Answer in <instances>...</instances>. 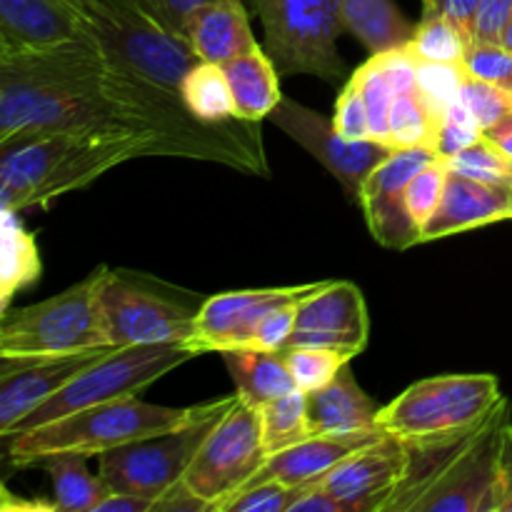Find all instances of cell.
<instances>
[{
  "mask_svg": "<svg viewBox=\"0 0 512 512\" xmlns=\"http://www.w3.org/2000/svg\"><path fill=\"white\" fill-rule=\"evenodd\" d=\"M25 130L155 133L175 158L268 175L258 123H200L183 98L135 78L98 43L0 55V140Z\"/></svg>",
  "mask_w": 512,
  "mask_h": 512,
  "instance_id": "cell-1",
  "label": "cell"
},
{
  "mask_svg": "<svg viewBox=\"0 0 512 512\" xmlns=\"http://www.w3.org/2000/svg\"><path fill=\"white\" fill-rule=\"evenodd\" d=\"M170 155L155 133L25 130L0 140V208H50L108 170L135 158Z\"/></svg>",
  "mask_w": 512,
  "mask_h": 512,
  "instance_id": "cell-2",
  "label": "cell"
},
{
  "mask_svg": "<svg viewBox=\"0 0 512 512\" xmlns=\"http://www.w3.org/2000/svg\"><path fill=\"white\" fill-rule=\"evenodd\" d=\"M198 413L200 405L168 408V405H150L138 395H130V398L110 400V403L65 415L55 423L25 430V433L0 435L3 458L10 468H33L53 455L98 458L120 445L183 428L190 420H195Z\"/></svg>",
  "mask_w": 512,
  "mask_h": 512,
  "instance_id": "cell-3",
  "label": "cell"
},
{
  "mask_svg": "<svg viewBox=\"0 0 512 512\" xmlns=\"http://www.w3.org/2000/svg\"><path fill=\"white\" fill-rule=\"evenodd\" d=\"M90 35L110 60L135 78L180 98V83L200 58L145 0H88Z\"/></svg>",
  "mask_w": 512,
  "mask_h": 512,
  "instance_id": "cell-4",
  "label": "cell"
},
{
  "mask_svg": "<svg viewBox=\"0 0 512 512\" xmlns=\"http://www.w3.org/2000/svg\"><path fill=\"white\" fill-rule=\"evenodd\" d=\"M108 273V265H100L63 293L5 313L0 325V358H45L113 348L100 315V290Z\"/></svg>",
  "mask_w": 512,
  "mask_h": 512,
  "instance_id": "cell-5",
  "label": "cell"
},
{
  "mask_svg": "<svg viewBox=\"0 0 512 512\" xmlns=\"http://www.w3.org/2000/svg\"><path fill=\"white\" fill-rule=\"evenodd\" d=\"M503 400L495 375L450 373L425 378L405 388L380 408L378 423L403 443L480 428Z\"/></svg>",
  "mask_w": 512,
  "mask_h": 512,
  "instance_id": "cell-6",
  "label": "cell"
},
{
  "mask_svg": "<svg viewBox=\"0 0 512 512\" xmlns=\"http://www.w3.org/2000/svg\"><path fill=\"white\" fill-rule=\"evenodd\" d=\"M193 358H198V353L190 350L185 343L113 348L103 358L95 360L90 368H85L83 373L75 375L48 403L35 408L10 433H25V430L55 423V420L65 418V415L80 413V410L93 408V405H103L110 403V400L143 393L155 380L165 378L170 370L190 363Z\"/></svg>",
  "mask_w": 512,
  "mask_h": 512,
  "instance_id": "cell-7",
  "label": "cell"
},
{
  "mask_svg": "<svg viewBox=\"0 0 512 512\" xmlns=\"http://www.w3.org/2000/svg\"><path fill=\"white\" fill-rule=\"evenodd\" d=\"M265 33V50L280 75H315L340 83L345 60L338 38L345 33L340 0H253Z\"/></svg>",
  "mask_w": 512,
  "mask_h": 512,
  "instance_id": "cell-8",
  "label": "cell"
},
{
  "mask_svg": "<svg viewBox=\"0 0 512 512\" xmlns=\"http://www.w3.org/2000/svg\"><path fill=\"white\" fill-rule=\"evenodd\" d=\"M235 403V395L200 405V413L183 428L153 435V438L135 440L98 455V475L115 493L140 495L155 500L185 478L195 453Z\"/></svg>",
  "mask_w": 512,
  "mask_h": 512,
  "instance_id": "cell-9",
  "label": "cell"
},
{
  "mask_svg": "<svg viewBox=\"0 0 512 512\" xmlns=\"http://www.w3.org/2000/svg\"><path fill=\"white\" fill-rule=\"evenodd\" d=\"M268 458L258 408L235 395V403L195 453L185 483L218 512L225 500L240 493L263 470Z\"/></svg>",
  "mask_w": 512,
  "mask_h": 512,
  "instance_id": "cell-10",
  "label": "cell"
},
{
  "mask_svg": "<svg viewBox=\"0 0 512 512\" xmlns=\"http://www.w3.org/2000/svg\"><path fill=\"white\" fill-rule=\"evenodd\" d=\"M100 315L113 348L185 343L195 330V315L175 298L143 288L135 278L110 270L100 290Z\"/></svg>",
  "mask_w": 512,
  "mask_h": 512,
  "instance_id": "cell-11",
  "label": "cell"
},
{
  "mask_svg": "<svg viewBox=\"0 0 512 512\" xmlns=\"http://www.w3.org/2000/svg\"><path fill=\"white\" fill-rule=\"evenodd\" d=\"M510 423V403L503 398L463 453L420 498L415 512H495L500 448Z\"/></svg>",
  "mask_w": 512,
  "mask_h": 512,
  "instance_id": "cell-12",
  "label": "cell"
},
{
  "mask_svg": "<svg viewBox=\"0 0 512 512\" xmlns=\"http://www.w3.org/2000/svg\"><path fill=\"white\" fill-rule=\"evenodd\" d=\"M270 123L278 125L300 148L308 150L340 185L350 200L358 198L363 180L373 173L375 165L383 163L395 148L378 140H348L333 128V120L300 105L298 100L285 98L270 113Z\"/></svg>",
  "mask_w": 512,
  "mask_h": 512,
  "instance_id": "cell-13",
  "label": "cell"
},
{
  "mask_svg": "<svg viewBox=\"0 0 512 512\" xmlns=\"http://www.w3.org/2000/svg\"><path fill=\"white\" fill-rule=\"evenodd\" d=\"M323 283L290 285V288H260L218 293L200 303L195 315V330L185 345L198 355L225 353L248 348L260 320L275 308L303 303Z\"/></svg>",
  "mask_w": 512,
  "mask_h": 512,
  "instance_id": "cell-14",
  "label": "cell"
},
{
  "mask_svg": "<svg viewBox=\"0 0 512 512\" xmlns=\"http://www.w3.org/2000/svg\"><path fill=\"white\" fill-rule=\"evenodd\" d=\"M435 153L425 145L395 148L373 173L363 180L355 203L360 205L370 233L383 248L408 250L420 243V228L413 223L405 203L408 185Z\"/></svg>",
  "mask_w": 512,
  "mask_h": 512,
  "instance_id": "cell-15",
  "label": "cell"
},
{
  "mask_svg": "<svg viewBox=\"0 0 512 512\" xmlns=\"http://www.w3.org/2000/svg\"><path fill=\"white\" fill-rule=\"evenodd\" d=\"M370 338L368 305L355 283L328 280L295 308L290 348H328L358 358Z\"/></svg>",
  "mask_w": 512,
  "mask_h": 512,
  "instance_id": "cell-16",
  "label": "cell"
},
{
  "mask_svg": "<svg viewBox=\"0 0 512 512\" xmlns=\"http://www.w3.org/2000/svg\"><path fill=\"white\" fill-rule=\"evenodd\" d=\"M113 348L45 358H0V435H8L35 408L48 403L75 375Z\"/></svg>",
  "mask_w": 512,
  "mask_h": 512,
  "instance_id": "cell-17",
  "label": "cell"
},
{
  "mask_svg": "<svg viewBox=\"0 0 512 512\" xmlns=\"http://www.w3.org/2000/svg\"><path fill=\"white\" fill-rule=\"evenodd\" d=\"M95 43L88 18L70 0H0V55H28Z\"/></svg>",
  "mask_w": 512,
  "mask_h": 512,
  "instance_id": "cell-18",
  "label": "cell"
},
{
  "mask_svg": "<svg viewBox=\"0 0 512 512\" xmlns=\"http://www.w3.org/2000/svg\"><path fill=\"white\" fill-rule=\"evenodd\" d=\"M405 470L403 440L385 435L330 470L320 485L348 512H383Z\"/></svg>",
  "mask_w": 512,
  "mask_h": 512,
  "instance_id": "cell-19",
  "label": "cell"
},
{
  "mask_svg": "<svg viewBox=\"0 0 512 512\" xmlns=\"http://www.w3.org/2000/svg\"><path fill=\"white\" fill-rule=\"evenodd\" d=\"M512 218V188L480 183L465 175L450 173L443 200L420 233V243L443 240L450 235L468 233L483 225Z\"/></svg>",
  "mask_w": 512,
  "mask_h": 512,
  "instance_id": "cell-20",
  "label": "cell"
},
{
  "mask_svg": "<svg viewBox=\"0 0 512 512\" xmlns=\"http://www.w3.org/2000/svg\"><path fill=\"white\" fill-rule=\"evenodd\" d=\"M385 430L358 435H310L303 443L273 453L253 480H280L290 488H303L325 478L345 458L385 438Z\"/></svg>",
  "mask_w": 512,
  "mask_h": 512,
  "instance_id": "cell-21",
  "label": "cell"
},
{
  "mask_svg": "<svg viewBox=\"0 0 512 512\" xmlns=\"http://www.w3.org/2000/svg\"><path fill=\"white\" fill-rule=\"evenodd\" d=\"M185 38L200 60L215 65L228 63L260 45L243 0H210L195 8L185 20Z\"/></svg>",
  "mask_w": 512,
  "mask_h": 512,
  "instance_id": "cell-22",
  "label": "cell"
},
{
  "mask_svg": "<svg viewBox=\"0 0 512 512\" xmlns=\"http://www.w3.org/2000/svg\"><path fill=\"white\" fill-rule=\"evenodd\" d=\"M380 408L350 373V363L325 388L308 393V418L313 435H358L383 430Z\"/></svg>",
  "mask_w": 512,
  "mask_h": 512,
  "instance_id": "cell-23",
  "label": "cell"
},
{
  "mask_svg": "<svg viewBox=\"0 0 512 512\" xmlns=\"http://www.w3.org/2000/svg\"><path fill=\"white\" fill-rule=\"evenodd\" d=\"M230 93L235 103V118L260 123L270 118L278 103L283 100L278 83V68L268 50L255 45L248 53L223 63Z\"/></svg>",
  "mask_w": 512,
  "mask_h": 512,
  "instance_id": "cell-24",
  "label": "cell"
},
{
  "mask_svg": "<svg viewBox=\"0 0 512 512\" xmlns=\"http://www.w3.org/2000/svg\"><path fill=\"white\" fill-rule=\"evenodd\" d=\"M220 355L235 383V395L253 408H263L270 400L295 390V380L283 353L235 348Z\"/></svg>",
  "mask_w": 512,
  "mask_h": 512,
  "instance_id": "cell-25",
  "label": "cell"
},
{
  "mask_svg": "<svg viewBox=\"0 0 512 512\" xmlns=\"http://www.w3.org/2000/svg\"><path fill=\"white\" fill-rule=\"evenodd\" d=\"M0 233H3V270H0V313H10L8 305L18 290L28 288L43 273L35 235L23 225L15 210L0 208Z\"/></svg>",
  "mask_w": 512,
  "mask_h": 512,
  "instance_id": "cell-26",
  "label": "cell"
},
{
  "mask_svg": "<svg viewBox=\"0 0 512 512\" xmlns=\"http://www.w3.org/2000/svg\"><path fill=\"white\" fill-rule=\"evenodd\" d=\"M348 33H353L370 53L403 45L413 38L415 25L400 13L393 0H340Z\"/></svg>",
  "mask_w": 512,
  "mask_h": 512,
  "instance_id": "cell-27",
  "label": "cell"
},
{
  "mask_svg": "<svg viewBox=\"0 0 512 512\" xmlns=\"http://www.w3.org/2000/svg\"><path fill=\"white\" fill-rule=\"evenodd\" d=\"M83 455H53L43 460L53 485V500L60 512H95L100 500L110 493L108 483L88 470Z\"/></svg>",
  "mask_w": 512,
  "mask_h": 512,
  "instance_id": "cell-28",
  "label": "cell"
},
{
  "mask_svg": "<svg viewBox=\"0 0 512 512\" xmlns=\"http://www.w3.org/2000/svg\"><path fill=\"white\" fill-rule=\"evenodd\" d=\"M180 98L195 120L220 125L235 120V103L223 65L200 60L180 83Z\"/></svg>",
  "mask_w": 512,
  "mask_h": 512,
  "instance_id": "cell-29",
  "label": "cell"
},
{
  "mask_svg": "<svg viewBox=\"0 0 512 512\" xmlns=\"http://www.w3.org/2000/svg\"><path fill=\"white\" fill-rule=\"evenodd\" d=\"M263 425V445L268 455L303 443L313 435L308 418V393L300 388L270 400L258 408Z\"/></svg>",
  "mask_w": 512,
  "mask_h": 512,
  "instance_id": "cell-30",
  "label": "cell"
},
{
  "mask_svg": "<svg viewBox=\"0 0 512 512\" xmlns=\"http://www.w3.org/2000/svg\"><path fill=\"white\" fill-rule=\"evenodd\" d=\"M408 45L418 60L463 65L470 40L445 15H430V18L420 20V25H415V33Z\"/></svg>",
  "mask_w": 512,
  "mask_h": 512,
  "instance_id": "cell-31",
  "label": "cell"
},
{
  "mask_svg": "<svg viewBox=\"0 0 512 512\" xmlns=\"http://www.w3.org/2000/svg\"><path fill=\"white\" fill-rule=\"evenodd\" d=\"M435 125L438 120L420 98V93L395 95L393 110H390L388 145L390 148H415V145L430 148L435 138Z\"/></svg>",
  "mask_w": 512,
  "mask_h": 512,
  "instance_id": "cell-32",
  "label": "cell"
},
{
  "mask_svg": "<svg viewBox=\"0 0 512 512\" xmlns=\"http://www.w3.org/2000/svg\"><path fill=\"white\" fill-rule=\"evenodd\" d=\"M445 163H448L450 173L465 175V178L480 180V183L512 188V158L485 135Z\"/></svg>",
  "mask_w": 512,
  "mask_h": 512,
  "instance_id": "cell-33",
  "label": "cell"
},
{
  "mask_svg": "<svg viewBox=\"0 0 512 512\" xmlns=\"http://www.w3.org/2000/svg\"><path fill=\"white\" fill-rule=\"evenodd\" d=\"M353 78L358 80L360 90H363V100L370 118V138L388 145L390 110H393V100H395V90L393 85H390L388 75L383 73L378 60L370 55V60H365V63L355 70Z\"/></svg>",
  "mask_w": 512,
  "mask_h": 512,
  "instance_id": "cell-34",
  "label": "cell"
},
{
  "mask_svg": "<svg viewBox=\"0 0 512 512\" xmlns=\"http://www.w3.org/2000/svg\"><path fill=\"white\" fill-rule=\"evenodd\" d=\"M280 353L288 360L295 388L305 390V393H315V390L330 385L338 378L340 370L350 363L348 355L328 348H290L280 350Z\"/></svg>",
  "mask_w": 512,
  "mask_h": 512,
  "instance_id": "cell-35",
  "label": "cell"
},
{
  "mask_svg": "<svg viewBox=\"0 0 512 512\" xmlns=\"http://www.w3.org/2000/svg\"><path fill=\"white\" fill-rule=\"evenodd\" d=\"M468 73L460 63H428L418 60V93L433 110L435 120L445 115V110L453 108L463 95V85Z\"/></svg>",
  "mask_w": 512,
  "mask_h": 512,
  "instance_id": "cell-36",
  "label": "cell"
},
{
  "mask_svg": "<svg viewBox=\"0 0 512 512\" xmlns=\"http://www.w3.org/2000/svg\"><path fill=\"white\" fill-rule=\"evenodd\" d=\"M448 175V163L435 158L410 180L408 193H405V203H408V213L410 218H413V223L420 228V233H423L425 225L430 223V218H433L435 210H438L440 200H443Z\"/></svg>",
  "mask_w": 512,
  "mask_h": 512,
  "instance_id": "cell-37",
  "label": "cell"
},
{
  "mask_svg": "<svg viewBox=\"0 0 512 512\" xmlns=\"http://www.w3.org/2000/svg\"><path fill=\"white\" fill-rule=\"evenodd\" d=\"M480 138H483V128L473 118L468 105L458 100L453 108L445 110V115L435 125V138L430 148H433L435 158L450 160L453 155H458L460 150H465Z\"/></svg>",
  "mask_w": 512,
  "mask_h": 512,
  "instance_id": "cell-38",
  "label": "cell"
},
{
  "mask_svg": "<svg viewBox=\"0 0 512 512\" xmlns=\"http://www.w3.org/2000/svg\"><path fill=\"white\" fill-rule=\"evenodd\" d=\"M298 495L300 488H290L280 480H250L218 512H290Z\"/></svg>",
  "mask_w": 512,
  "mask_h": 512,
  "instance_id": "cell-39",
  "label": "cell"
},
{
  "mask_svg": "<svg viewBox=\"0 0 512 512\" xmlns=\"http://www.w3.org/2000/svg\"><path fill=\"white\" fill-rule=\"evenodd\" d=\"M460 100L468 105L473 118L478 120L483 135L512 115V90L503 88V85L468 78L463 85Z\"/></svg>",
  "mask_w": 512,
  "mask_h": 512,
  "instance_id": "cell-40",
  "label": "cell"
},
{
  "mask_svg": "<svg viewBox=\"0 0 512 512\" xmlns=\"http://www.w3.org/2000/svg\"><path fill=\"white\" fill-rule=\"evenodd\" d=\"M463 68L468 78L512 90V50L505 48L503 43H480V40L470 43Z\"/></svg>",
  "mask_w": 512,
  "mask_h": 512,
  "instance_id": "cell-41",
  "label": "cell"
},
{
  "mask_svg": "<svg viewBox=\"0 0 512 512\" xmlns=\"http://www.w3.org/2000/svg\"><path fill=\"white\" fill-rule=\"evenodd\" d=\"M333 128L338 130L343 138L348 140H373L370 138V118L368 108H365L363 90H360L358 80L350 75L345 85L340 88L338 100H335L333 113Z\"/></svg>",
  "mask_w": 512,
  "mask_h": 512,
  "instance_id": "cell-42",
  "label": "cell"
},
{
  "mask_svg": "<svg viewBox=\"0 0 512 512\" xmlns=\"http://www.w3.org/2000/svg\"><path fill=\"white\" fill-rule=\"evenodd\" d=\"M298 305H283V308L270 310V313L260 320L258 330H255L248 348L280 353V350L288 345L290 335H293L295 330V308H298Z\"/></svg>",
  "mask_w": 512,
  "mask_h": 512,
  "instance_id": "cell-43",
  "label": "cell"
},
{
  "mask_svg": "<svg viewBox=\"0 0 512 512\" xmlns=\"http://www.w3.org/2000/svg\"><path fill=\"white\" fill-rule=\"evenodd\" d=\"M512 18V0H480L473 25V43H500Z\"/></svg>",
  "mask_w": 512,
  "mask_h": 512,
  "instance_id": "cell-44",
  "label": "cell"
},
{
  "mask_svg": "<svg viewBox=\"0 0 512 512\" xmlns=\"http://www.w3.org/2000/svg\"><path fill=\"white\" fill-rule=\"evenodd\" d=\"M153 512H213V508L183 478L155 500Z\"/></svg>",
  "mask_w": 512,
  "mask_h": 512,
  "instance_id": "cell-45",
  "label": "cell"
},
{
  "mask_svg": "<svg viewBox=\"0 0 512 512\" xmlns=\"http://www.w3.org/2000/svg\"><path fill=\"white\" fill-rule=\"evenodd\" d=\"M495 512H512V423L505 430L500 448L498 483H495Z\"/></svg>",
  "mask_w": 512,
  "mask_h": 512,
  "instance_id": "cell-46",
  "label": "cell"
},
{
  "mask_svg": "<svg viewBox=\"0 0 512 512\" xmlns=\"http://www.w3.org/2000/svg\"><path fill=\"white\" fill-rule=\"evenodd\" d=\"M290 512H348V508L338 498H333L320 485V480H315V483H308L300 488V495L295 498Z\"/></svg>",
  "mask_w": 512,
  "mask_h": 512,
  "instance_id": "cell-47",
  "label": "cell"
},
{
  "mask_svg": "<svg viewBox=\"0 0 512 512\" xmlns=\"http://www.w3.org/2000/svg\"><path fill=\"white\" fill-rule=\"evenodd\" d=\"M170 28L178 30L180 35H185V20L200 5L210 3V0H145Z\"/></svg>",
  "mask_w": 512,
  "mask_h": 512,
  "instance_id": "cell-48",
  "label": "cell"
},
{
  "mask_svg": "<svg viewBox=\"0 0 512 512\" xmlns=\"http://www.w3.org/2000/svg\"><path fill=\"white\" fill-rule=\"evenodd\" d=\"M480 0H440L438 15H445L450 23H455L460 28V33L473 43V25L475 15H478Z\"/></svg>",
  "mask_w": 512,
  "mask_h": 512,
  "instance_id": "cell-49",
  "label": "cell"
},
{
  "mask_svg": "<svg viewBox=\"0 0 512 512\" xmlns=\"http://www.w3.org/2000/svg\"><path fill=\"white\" fill-rule=\"evenodd\" d=\"M95 512H153V500L110 490V493L100 500Z\"/></svg>",
  "mask_w": 512,
  "mask_h": 512,
  "instance_id": "cell-50",
  "label": "cell"
},
{
  "mask_svg": "<svg viewBox=\"0 0 512 512\" xmlns=\"http://www.w3.org/2000/svg\"><path fill=\"white\" fill-rule=\"evenodd\" d=\"M45 510V512H55L58 510V505L53 503H45V500H33V503H28V500H13V495H10L8 488H3V510Z\"/></svg>",
  "mask_w": 512,
  "mask_h": 512,
  "instance_id": "cell-51",
  "label": "cell"
},
{
  "mask_svg": "<svg viewBox=\"0 0 512 512\" xmlns=\"http://www.w3.org/2000/svg\"><path fill=\"white\" fill-rule=\"evenodd\" d=\"M485 138L493 140L500 150H505V153L512 158V115L510 118H505L500 125H495L493 130H488V133H485Z\"/></svg>",
  "mask_w": 512,
  "mask_h": 512,
  "instance_id": "cell-52",
  "label": "cell"
},
{
  "mask_svg": "<svg viewBox=\"0 0 512 512\" xmlns=\"http://www.w3.org/2000/svg\"><path fill=\"white\" fill-rule=\"evenodd\" d=\"M440 0H423V18H430V15H438Z\"/></svg>",
  "mask_w": 512,
  "mask_h": 512,
  "instance_id": "cell-53",
  "label": "cell"
},
{
  "mask_svg": "<svg viewBox=\"0 0 512 512\" xmlns=\"http://www.w3.org/2000/svg\"><path fill=\"white\" fill-rule=\"evenodd\" d=\"M500 43H503L505 48H508V50H512V18H510L508 28H505V33H503V40H500Z\"/></svg>",
  "mask_w": 512,
  "mask_h": 512,
  "instance_id": "cell-54",
  "label": "cell"
},
{
  "mask_svg": "<svg viewBox=\"0 0 512 512\" xmlns=\"http://www.w3.org/2000/svg\"><path fill=\"white\" fill-rule=\"evenodd\" d=\"M70 3H75V5H78V8L83 10V13H85V8H88V0H70Z\"/></svg>",
  "mask_w": 512,
  "mask_h": 512,
  "instance_id": "cell-55",
  "label": "cell"
}]
</instances>
